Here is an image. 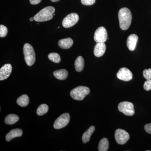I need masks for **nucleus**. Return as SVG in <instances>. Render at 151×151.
Masks as SVG:
<instances>
[{"mask_svg":"<svg viewBox=\"0 0 151 151\" xmlns=\"http://www.w3.org/2000/svg\"><path fill=\"white\" fill-rule=\"evenodd\" d=\"M119 26L123 30L128 29L131 25L132 21V14L127 8L121 9L119 12Z\"/></svg>","mask_w":151,"mask_h":151,"instance_id":"nucleus-1","label":"nucleus"},{"mask_svg":"<svg viewBox=\"0 0 151 151\" xmlns=\"http://www.w3.org/2000/svg\"><path fill=\"white\" fill-rule=\"evenodd\" d=\"M55 12L53 7H46L40 11L35 16V21L37 22H43L50 20L53 18V14Z\"/></svg>","mask_w":151,"mask_h":151,"instance_id":"nucleus-2","label":"nucleus"},{"mask_svg":"<svg viewBox=\"0 0 151 151\" xmlns=\"http://www.w3.org/2000/svg\"><path fill=\"white\" fill-rule=\"evenodd\" d=\"M24 59L28 66L33 65L35 61V54L32 46L29 43L25 44L23 47Z\"/></svg>","mask_w":151,"mask_h":151,"instance_id":"nucleus-3","label":"nucleus"},{"mask_svg":"<svg viewBox=\"0 0 151 151\" xmlns=\"http://www.w3.org/2000/svg\"><path fill=\"white\" fill-rule=\"evenodd\" d=\"M90 93V89L86 86H79L71 90L70 95L74 100H82Z\"/></svg>","mask_w":151,"mask_h":151,"instance_id":"nucleus-4","label":"nucleus"},{"mask_svg":"<svg viewBox=\"0 0 151 151\" xmlns=\"http://www.w3.org/2000/svg\"><path fill=\"white\" fill-rule=\"evenodd\" d=\"M118 109L120 112L127 116H133L135 113L134 105L131 102H121L118 105Z\"/></svg>","mask_w":151,"mask_h":151,"instance_id":"nucleus-5","label":"nucleus"},{"mask_svg":"<svg viewBox=\"0 0 151 151\" xmlns=\"http://www.w3.org/2000/svg\"><path fill=\"white\" fill-rule=\"evenodd\" d=\"M70 119V115L68 113H65L62 114L55 122L53 125L54 129H59L64 128L69 123Z\"/></svg>","mask_w":151,"mask_h":151,"instance_id":"nucleus-6","label":"nucleus"},{"mask_svg":"<svg viewBox=\"0 0 151 151\" xmlns=\"http://www.w3.org/2000/svg\"><path fill=\"white\" fill-rule=\"evenodd\" d=\"M79 17L77 14L73 13L69 14L63 20V26L65 28L72 27L77 23Z\"/></svg>","mask_w":151,"mask_h":151,"instance_id":"nucleus-7","label":"nucleus"},{"mask_svg":"<svg viewBox=\"0 0 151 151\" xmlns=\"http://www.w3.org/2000/svg\"><path fill=\"white\" fill-rule=\"evenodd\" d=\"M115 137L116 142L119 145L126 144L129 139V134L128 132L122 129H118L115 133Z\"/></svg>","mask_w":151,"mask_h":151,"instance_id":"nucleus-8","label":"nucleus"},{"mask_svg":"<svg viewBox=\"0 0 151 151\" xmlns=\"http://www.w3.org/2000/svg\"><path fill=\"white\" fill-rule=\"evenodd\" d=\"M94 39L96 42H105L108 39V33L105 27L98 28L94 33Z\"/></svg>","mask_w":151,"mask_h":151,"instance_id":"nucleus-9","label":"nucleus"},{"mask_svg":"<svg viewBox=\"0 0 151 151\" xmlns=\"http://www.w3.org/2000/svg\"><path fill=\"white\" fill-rule=\"evenodd\" d=\"M117 76L120 80L128 81L133 78V74L131 70L127 68H122L119 69L117 73Z\"/></svg>","mask_w":151,"mask_h":151,"instance_id":"nucleus-10","label":"nucleus"},{"mask_svg":"<svg viewBox=\"0 0 151 151\" xmlns=\"http://www.w3.org/2000/svg\"><path fill=\"white\" fill-rule=\"evenodd\" d=\"M12 65L9 63L5 64L0 69V80L3 81L8 78L12 73Z\"/></svg>","mask_w":151,"mask_h":151,"instance_id":"nucleus-11","label":"nucleus"},{"mask_svg":"<svg viewBox=\"0 0 151 151\" xmlns=\"http://www.w3.org/2000/svg\"><path fill=\"white\" fill-rule=\"evenodd\" d=\"M138 36L133 34L128 37L127 40V46L131 51H133L136 48V45L138 40Z\"/></svg>","mask_w":151,"mask_h":151,"instance_id":"nucleus-12","label":"nucleus"},{"mask_svg":"<svg viewBox=\"0 0 151 151\" xmlns=\"http://www.w3.org/2000/svg\"><path fill=\"white\" fill-rule=\"evenodd\" d=\"M106 45L104 42H97L94 49V55L97 57L103 56L106 50Z\"/></svg>","mask_w":151,"mask_h":151,"instance_id":"nucleus-13","label":"nucleus"},{"mask_svg":"<svg viewBox=\"0 0 151 151\" xmlns=\"http://www.w3.org/2000/svg\"><path fill=\"white\" fill-rule=\"evenodd\" d=\"M22 134V131L20 129H16L11 130L10 132L6 135V141L9 142L14 138L21 137Z\"/></svg>","mask_w":151,"mask_h":151,"instance_id":"nucleus-14","label":"nucleus"},{"mask_svg":"<svg viewBox=\"0 0 151 151\" xmlns=\"http://www.w3.org/2000/svg\"><path fill=\"white\" fill-rule=\"evenodd\" d=\"M73 44V41L70 37L63 39L58 42V46L63 49L70 48Z\"/></svg>","mask_w":151,"mask_h":151,"instance_id":"nucleus-15","label":"nucleus"},{"mask_svg":"<svg viewBox=\"0 0 151 151\" xmlns=\"http://www.w3.org/2000/svg\"><path fill=\"white\" fill-rule=\"evenodd\" d=\"M55 77L60 80H65L67 78L68 72L64 69L55 70L53 73Z\"/></svg>","mask_w":151,"mask_h":151,"instance_id":"nucleus-16","label":"nucleus"},{"mask_svg":"<svg viewBox=\"0 0 151 151\" xmlns=\"http://www.w3.org/2000/svg\"><path fill=\"white\" fill-rule=\"evenodd\" d=\"M95 130V127L91 126L82 135V140L83 143H86L90 140V137Z\"/></svg>","mask_w":151,"mask_h":151,"instance_id":"nucleus-17","label":"nucleus"},{"mask_svg":"<svg viewBox=\"0 0 151 151\" xmlns=\"http://www.w3.org/2000/svg\"><path fill=\"white\" fill-rule=\"evenodd\" d=\"M75 68L77 72H81L84 69V61L82 56H78L75 61Z\"/></svg>","mask_w":151,"mask_h":151,"instance_id":"nucleus-18","label":"nucleus"},{"mask_svg":"<svg viewBox=\"0 0 151 151\" xmlns=\"http://www.w3.org/2000/svg\"><path fill=\"white\" fill-rule=\"evenodd\" d=\"M17 102L18 105L21 107H26L29 103V98L27 95L24 94L18 98Z\"/></svg>","mask_w":151,"mask_h":151,"instance_id":"nucleus-19","label":"nucleus"},{"mask_svg":"<svg viewBox=\"0 0 151 151\" xmlns=\"http://www.w3.org/2000/svg\"><path fill=\"white\" fill-rule=\"evenodd\" d=\"M19 120V116L15 114H11L8 115L5 119V123L8 125H13L15 124Z\"/></svg>","mask_w":151,"mask_h":151,"instance_id":"nucleus-20","label":"nucleus"},{"mask_svg":"<svg viewBox=\"0 0 151 151\" xmlns=\"http://www.w3.org/2000/svg\"><path fill=\"white\" fill-rule=\"evenodd\" d=\"M109 148V142L108 139L103 138L100 140L98 145L99 151H107Z\"/></svg>","mask_w":151,"mask_h":151,"instance_id":"nucleus-21","label":"nucleus"},{"mask_svg":"<svg viewBox=\"0 0 151 151\" xmlns=\"http://www.w3.org/2000/svg\"><path fill=\"white\" fill-rule=\"evenodd\" d=\"M48 111V106L46 104H42L38 108L37 113L38 116H42L46 114Z\"/></svg>","mask_w":151,"mask_h":151,"instance_id":"nucleus-22","label":"nucleus"},{"mask_svg":"<svg viewBox=\"0 0 151 151\" xmlns=\"http://www.w3.org/2000/svg\"><path fill=\"white\" fill-rule=\"evenodd\" d=\"M48 57L50 60L55 63H59L61 60L59 55L55 52L50 53L48 55Z\"/></svg>","mask_w":151,"mask_h":151,"instance_id":"nucleus-23","label":"nucleus"},{"mask_svg":"<svg viewBox=\"0 0 151 151\" xmlns=\"http://www.w3.org/2000/svg\"><path fill=\"white\" fill-rule=\"evenodd\" d=\"M8 29L3 25H0V37H5L7 34Z\"/></svg>","mask_w":151,"mask_h":151,"instance_id":"nucleus-24","label":"nucleus"},{"mask_svg":"<svg viewBox=\"0 0 151 151\" xmlns=\"http://www.w3.org/2000/svg\"><path fill=\"white\" fill-rule=\"evenodd\" d=\"M144 78L147 80H151V68L145 69L143 72Z\"/></svg>","mask_w":151,"mask_h":151,"instance_id":"nucleus-25","label":"nucleus"},{"mask_svg":"<svg viewBox=\"0 0 151 151\" xmlns=\"http://www.w3.org/2000/svg\"><path fill=\"white\" fill-rule=\"evenodd\" d=\"M144 88L146 91L151 90V80H147L145 81L144 84Z\"/></svg>","mask_w":151,"mask_h":151,"instance_id":"nucleus-26","label":"nucleus"},{"mask_svg":"<svg viewBox=\"0 0 151 151\" xmlns=\"http://www.w3.org/2000/svg\"><path fill=\"white\" fill-rule=\"evenodd\" d=\"M96 0H81L82 4L86 6H91L94 4Z\"/></svg>","mask_w":151,"mask_h":151,"instance_id":"nucleus-27","label":"nucleus"},{"mask_svg":"<svg viewBox=\"0 0 151 151\" xmlns=\"http://www.w3.org/2000/svg\"><path fill=\"white\" fill-rule=\"evenodd\" d=\"M145 129L147 133L151 134V123L146 124L145 127Z\"/></svg>","mask_w":151,"mask_h":151,"instance_id":"nucleus-28","label":"nucleus"},{"mask_svg":"<svg viewBox=\"0 0 151 151\" xmlns=\"http://www.w3.org/2000/svg\"><path fill=\"white\" fill-rule=\"evenodd\" d=\"M42 0H29L30 3L32 5H36L41 2Z\"/></svg>","mask_w":151,"mask_h":151,"instance_id":"nucleus-29","label":"nucleus"},{"mask_svg":"<svg viewBox=\"0 0 151 151\" xmlns=\"http://www.w3.org/2000/svg\"><path fill=\"white\" fill-rule=\"evenodd\" d=\"M29 20H30V21L32 22L33 21L35 20L34 18V17L30 18V19H29Z\"/></svg>","mask_w":151,"mask_h":151,"instance_id":"nucleus-30","label":"nucleus"},{"mask_svg":"<svg viewBox=\"0 0 151 151\" xmlns=\"http://www.w3.org/2000/svg\"><path fill=\"white\" fill-rule=\"evenodd\" d=\"M59 1L60 0H51V1L53 2H56Z\"/></svg>","mask_w":151,"mask_h":151,"instance_id":"nucleus-31","label":"nucleus"}]
</instances>
